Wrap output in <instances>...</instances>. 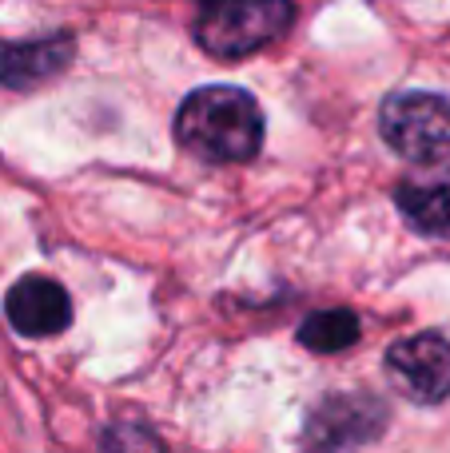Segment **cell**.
<instances>
[{"label":"cell","instance_id":"3","mask_svg":"<svg viewBox=\"0 0 450 453\" xmlns=\"http://www.w3.org/2000/svg\"><path fill=\"white\" fill-rule=\"evenodd\" d=\"M383 140L399 156L427 164L450 151V100L431 92H407L383 108Z\"/></svg>","mask_w":450,"mask_h":453},{"label":"cell","instance_id":"7","mask_svg":"<svg viewBox=\"0 0 450 453\" xmlns=\"http://www.w3.org/2000/svg\"><path fill=\"white\" fill-rule=\"evenodd\" d=\"M399 207L419 231L450 234V175L431 183H403L399 188Z\"/></svg>","mask_w":450,"mask_h":453},{"label":"cell","instance_id":"6","mask_svg":"<svg viewBox=\"0 0 450 453\" xmlns=\"http://www.w3.org/2000/svg\"><path fill=\"white\" fill-rule=\"evenodd\" d=\"M72 64V40L68 36H48L32 40V44H8L0 52V80L8 88H36L44 80L60 76Z\"/></svg>","mask_w":450,"mask_h":453},{"label":"cell","instance_id":"2","mask_svg":"<svg viewBox=\"0 0 450 453\" xmlns=\"http://www.w3.org/2000/svg\"><path fill=\"white\" fill-rule=\"evenodd\" d=\"M291 20V0H212L196 24V36L220 60H239L283 36Z\"/></svg>","mask_w":450,"mask_h":453},{"label":"cell","instance_id":"8","mask_svg":"<svg viewBox=\"0 0 450 453\" xmlns=\"http://www.w3.org/2000/svg\"><path fill=\"white\" fill-rule=\"evenodd\" d=\"M299 342L319 354L347 350L359 342V319L351 311H319L299 326Z\"/></svg>","mask_w":450,"mask_h":453},{"label":"cell","instance_id":"1","mask_svg":"<svg viewBox=\"0 0 450 453\" xmlns=\"http://www.w3.org/2000/svg\"><path fill=\"white\" fill-rule=\"evenodd\" d=\"M175 135L212 164H244L263 143V111L244 88L212 84L180 104Z\"/></svg>","mask_w":450,"mask_h":453},{"label":"cell","instance_id":"4","mask_svg":"<svg viewBox=\"0 0 450 453\" xmlns=\"http://www.w3.org/2000/svg\"><path fill=\"white\" fill-rule=\"evenodd\" d=\"M387 374L407 398L443 402L450 394V342L443 334H415L391 346Z\"/></svg>","mask_w":450,"mask_h":453},{"label":"cell","instance_id":"5","mask_svg":"<svg viewBox=\"0 0 450 453\" xmlns=\"http://www.w3.org/2000/svg\"><path fill=\"white\" fill-rule=\"evenodd\" d=\"M4 314L20 334L48 338V334H60L72 322V303L56 279H48V274H28V279H20L8 290Z\"/></svg>","mask_w":450,"mask_h":453}]
</instances>
